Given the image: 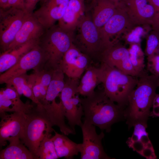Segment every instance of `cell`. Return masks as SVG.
Listing matches in <instances>:
<instances>
[{"mask_svg": "<svg viewBox=\"0 0 159 159\" xmlns=\"http://www.w3.org/2000/svg\"><path fill=\"white\" fill-rule=\"evenodd\" d=\"M22 92V95L31 100L37 105L40 104L35 98L32 89L28 85L27 81L23 87Z\"/></svg>", "mask_w": 159, "mask_h": 159, "instance_id": "cell-32", "label": "cell"}, {"mask_svg": "<svg viewBox=\"0 0 159 159\" xmlns=\"http://www.w3.org/2000/svg\"><path fill=\"white\" fill-rule=\"evenodd\" d=\"M7 112H16L12 101L6 97L0 92V115L1 117L6 114Z\"/></svg>", "mask_w": 159, "mask_h": 159, "instance_id": "cell-30", "label": "cell"}, {"mask_svg": "<svg viewBox=\"0 0 159 159\" xmlns=\"http://www.w3.org/2000/svg\"><path fill=\"white\" fill-rule=\"evenodd\" d=\"M84 112V122L98 127L109 132L111 126L124 116L123 107L111 100L103 91H95L81 98Z\"/></svg>", "mask_w": 159, "mask_h": 159, "instance_id": "cell-2", "label": "cell"}, {"mask_svg": "<svg viewBox=\"0 0 159 159\" xmlns=\"http://www.w3.org/2000/svg\"><path fill=\"white\" fill-rule=\"evenodd\" d=\"M158 54H159V32L153 30L147 37L145 54L148 57Z\"/></svg>", "mask_w": 159, "mask_h": 159, "instance_id": "cell-27", "label": "cell"}, {"mask_svg": "<svg viewBox=\"0 0 159 159\" xmlns=\"http://www.w3.org/2000/svg\"><path fill=\"white\" fill-rule=\"evenodd\" d=\"M9 145L0 153V159H33L34 156L17 138L8 140Z\"/></svg>", "mask_w": 159, "mask_h": 159, "instance_id": "cell-23", "label": "cell"}, {"mask_svg": "<svg viewBox=\"0 0 159 159\" xmlns=\"http://www.w3.org/2000/svg\"><path fill=\"white\" fill-rule=\"evenodd\" d=\"M44 29L34 16L33 13L30 14L26 19L7 49L15 48L31 41L39 40L43 34Z\"/></svg>", "mask_w": 159, "mask_h": 159, "instance_id": "cell-17", "label": "cell"}, {"mask_svg": "<svg viewBox=\"0 0 159 159\" xmlns=\"http://www.w3.org/2000/svg\"><path fill=\"white\" fill-rule=\"evenodd\" d=\"M40 0H24V10L27 13H32L36 6Z\"/></svg>", "mask_w": 159, "mask_h": 159, "instance_id": "cell-33", "label": "cell"}, {"mask_svg": "<svg viewBox=\"0 0 159 159\" xmlns=\"http://www.w3.org/2000/svg\"><path fill=\"white\" fill-rule=\"evenodd\" d=\"M135 26L126 12L117 6L115 12L100 29V32L104 40L112 46L115 44L113 38L130 31Z\"/></svg>", "mask_w": 159, "mask_h": 159, "instance_id": "cell-13", "label": "cell"}, {"mask_svg": "<svg viewBox=\"0 0 159 159\" xmlns=\"http://www.w3.org/2000/svg\"><path fill=\"white\" fill-rule=\"evenodd\" d=\"M83 135L80 151L81 159H110L104 151L102 140L105 134H98L95 126L85 122L81 127Z\"/></svg>", "mask_w": 159, "mask_h": 159, "instance_id": "cell-11", "label": "cell"}, {"mask_svg": "<svg viewBox=\"0 0 159 159\" xmlns=\"http://www.w3.org/2000/svg\"><path fill=\"white\" fill-rule=\"evenodd\" d=\"M79 81L68 78L60 95L64 115L70 127L74 130L75 126L81 127L83 124L81 119L84 112L77 90Z\"/></svg>", "mask_w": 159, "mask_h": 159, "instance_id": "cell-7", "label": "cell"}, {"mask_svg": "<svg viewBox=\"0 0 159 159\" xmlns=\"http://www.w3.org/2000/svg\"><path fill=\"white\" fill-rule=\"evenodd\" d=\"M117 6L126 12L135 25H150L155 30L159 25V13L148 0H121Z\"/></svg>", "mask_w": 159, "mask_h": 159, "instance_id": "cell-9", "label": "cell"}, {"mask_svg": "<svg viewBox=\"0 0 159 159\" xmlns=\"http://www.w3.org/2000/svg\"><path fill=\"white\" fill-rule=\"evenodd\" d=\"M48 29L39 44L44 55L43 69H54L59 67L63 56L73 43L74 32L65 31L58 25Z\"/></svg>", "mask_w": 159, "mask_h": 159, "instance_id": "cell-4", "label": "cell"}, {"mask_svg": "<svg viewBox=\"0 0 159 159\" xmlns=\"http://www.w3.org/2000/svg\"><path fill=\"white\" fill-rule=\"evenodd\" d=\"M69 0H48L33 15L43 26L48 29L63 16Z\"/></svg>", "mask_w": 159, "mask_h": 159, "instance_id": "cell-14", "label": "cell"}, {"mask_svg": "<svg viewBox=\"0 0 159 159\" xmlns=\"http://www.w3.org/2000/svg\"><path fill=\"white\" fill-rule=\"evenodd\" d=\"M31 14L13 7L0 9V43L4 52L8 49L26 19Z\"/></svg>", "mask_w": 159, "mask_h": 159, "instance_id": "cell-8", "label": "cell"}, {"mask_svg": "<svg viewBox=\"0 0 159 159\" xmlns=\"http://www.w3.org/2000/svg\"><path fill=\"white\" fill-rule=\"evenodd\" d=\"M115 67L126 74L138 78L139 77L133 66L129 56L118 64Z\"/></svg>", "mask_w": 159, "mask_h": 159, "instance_id": "cell-29", "label": "cell"}, {"mask_svg": "<svg viewBox=\"0 0 159 159\" xmlns=\"http://www.w3.org/2000/svg\"><path fill=\"white\" fill-rule=\"evenodd\" d=\"M129 56L128 49L117 43L104 52L101 56L100 61L115 67Z\"/></svg>", "mask_w": 159, "mask_h": 159, "instance_id": "cell-24", "label": "cell"}, {"mask_svg": "<svg viewBox=\"0 0 159 159\" xmlns=\"http://www.w3.org/2000/svg\"><path fill=\"white\" fill-rule=\"evenodd\" d=\"M159 87V77L146 72L138 78L136 86L129 96L127 107L124 111V116L129 128L140 123L147 125Z\"/></svg>", "mask_w": 159, "mask_h": 159, "instance_id": "cell-1", "label": "cell"}, {"mask_svg": "<svg viewBox=\"0 0 159 159\" xmlns=\"http://www.w3.org/2000/svg\"><path fill=\"white\" fill-rule=\"evenodd\" d=\"M26 114L14 112L7 114L1 118L0 126V146L6 144V141L11 138L20 139L21 136L25 122Z\"/></svg>", "mask_w": 159, "mask_h": 159, "instance_id": "cell-15", "label": "cell"}, {"mask_svg": "<svg viewBox=\"0 0 159 159\" xmlns=\"http://www.w3.org/2000/svg\"><path fill=\"white\" fill-rule=\"evenodd\" d=\"M152 107V115L159 117V94H156V95L153 100Z\"/></svg>", "mask_w": 159, "mask_h": 159, "instance_id": "cell-35", "label": "cell"}, {"mask_svg": "<svg viewBox=\"0 0 159 159\" xmlns=\"http://www.w3.org/2000/svg\"><path fill=\"white\" fill-rule=\"evenodd\" d=\"M51 134L46 136L39 147L38 158L39 159H56L59 158L56 153Z\"/></svg>", "mask_w": 159, "mask_h": 159, "instance_id": "cell-26", "label": "cell"}, {"mask_svg": "<svg viewBox=\"0 0 159 159\" xmlns=\"http://www.w3.org/2000/svg\"><path fill=\"white\" fill-rule=\"evenodd\" d=\"M134 127L132 135L127 141L128 146L147 159L156 158L153 148L146 130L147 125L140 123Z\"/></svg>", "mask_w": 159, "mask_h": 159, "instance_id": "cell-16", "label": "cell"}, {"mask_svg": "<svg viewBox=\"0 0 159 159\" xmlns=\"http://www.w3.org/2000/svg\"><path fill=\"white\" fill-rule=\"evenodd\" d=\"M39 40L31 41L15 48L8 49L0 56V73L4 72L16 64L19 59L34 46Z\"/></svg>", "mask_w": 159, "mask_h": 159, "instance_id": "cell-20", "label": "cell"}, {"mask_svg": "<svg viewBox=\"0 0 159 159\" xmlns=\"http://www.w3.org/2000/svg\"><path fill=\"white\" fill-rule=\"evenodd\" d=\"M88 1H94V0H87Z\"/></svg>", "mask_w": 159, "mask_h": 159, "instance_id": "cell-40", "label": "cell"}, {"mask_svg": "<svg viewBox=\"0 0 159 159\" xmlns=\"http://www.w3.org/2000/svg\"><path fill=\"white\" fill-rule=\"evenodd\" d=\"M90 58L73 43L63 56L59 67L68 78L80 80L90 65Z\"/></svg>", "mask_w": 159, "mask_h": 159, "instance_id": "cell-12", "label": "cell"}, {"mask_svg": "<svg viewBox=\"0 0 159 159\" xmlns=\"http://www.w3.org/2000/svg\"><path fill=\"white\" fill-rule=\"evenodd\" d=\"M48 0H40V1H41L43 3L45 2Z\"/></svg>", "mask_w": 159, "mask_h": 159, "instance_id": "cell-39", "label": "cell"}, {"mask_svg": "<svg viewBox=\"0 0 159 159\" xmlns=\"http://www.w3.org/2000/svg\"><path fill=\"white\" fill-rule=\"evenodd\" d=\"M128 49L130 59L139 77L147 72L145 70L144 54L138 44H131Z\"/></svg>", "mask_w": 159, "mask_h": 159, "instance_id": "cell-25", "label": "cell"}, {"mask_svg": "<svg viewBox=\"0 0 159 159\" xmlns=\"http://www.w3.org/2000/svg\"><path fill=\"white\" fill-rule=\"evenodd\" d=\"M54 132V135L51 137V139L59 158L64 157L71 159L80 153L81 143H75L63 134H59L55 130Z\"/></svg>", "mask_w": 159, "mask_h": 159, "instance_id": "cell-21", "label": "cell"}, {"mask_svg": "<svg viewBox=\"0 0 159 159\" xmlns=\"http://www.w3.org/2000/svg\"><path fill=\"white\" fill-rule=\"evenodd\" d=\"M77 33L73 43L81 51L91 57H96L100 61L102 53L112 46L102 37L100 29L93 23L88 15L81 17L76 28Z\"/></svg>", "mask_w": 159, "mask_h": 159, "instance_id": "cell-5", "label": "cell"}, {"mask_svg": "<svg viewBox=\"0 0 159 159\" xmlns=\"http://www.w3.org/2000/svg\"><path fill=\"white\" fill-rule=\"evenodd\" d=\"M103 73L100 64L98 67L90 65L79 81L77 88L79 95L86 97L93 93L96 87L102 83Z\"/></svg>", "mask_w": 159, "mask_h": 159, "instance_id": "cell-19", "label": "cell"}, {"mask_svg": "<svg viewBox=\"0 0 159 159\" xmlns=\"http://www.w3.org/2000/svg\"><path fill=\"white\" fill-rule=\"evenodd\" d=\"M113 2L117 6L118 5L121 0H110Z\"/></svg>", "mask_w": 159, "mask_h": 159, "instance_id": "cell-38", "label": "cell"}, {"mask_svg": "<svg viewBox=\"0 0 159 159\" xmlns=\"http://www.w3.org/2000/svg\"><path fill=\"white\" fill-rule=\"evenodd\" d=\"M11 7L15 8L25 11L24 0H8L5 9Z\"/></svg>", "mask_w": 159, "mask_h": 159, "instance_id": "cell-34", "label": "cell"}, {"mask_svg": "<svg viewBox=\"0 0 159 159\" xmlns=\"http://www.w3.org/2000/svg\"><path fill=\"white\" fill-rule=\"evenodd\" d=\"M102 83L106 95L112 101L124 107L127 105L129 96L137 84L138 78L126 74L115 67L102 62Z\"/></svg>", "mask_w": 159, "mask_h": 159, "instance_id": "cell-3", "label": "cell"}, {"mask_svg": "<svg viewBox=\"0 0 159 159\" xmlns=\"http://www.w3.org/2000/svg\"><path fill=\"white\" fill-rule=\"evenodd\" d=\"M27 75L26 74L11 78L4 83L13 87L20 96L22 95V88L26 82Z\"/></svg>", "mask_w": 159, "mask_h": 159, "instance_id": "cell-28", "label": "cell"}, {"mask_svg": "<svg viewBox=\"0 0 159 159\" xmlns=\"http://www.w3.org/2000/svg\"><path fill=\"white\" fill-rule=\"evenodd\" d=\"M47 120L40 113L33 108L26 114L25 123L20 139L37 159V153L42 141L48 135L54 131Z\"/></svg>", "mask_w": 159, "mask_h": 159, "instance_id": "cell-6", "label": "cell"}, {"mask_svg": "<svg viewBox=\"0 0 159 159\" xmlns=\"http://www.w3.org/2000/svg\"><path fill=\"white\" fill-rule=\"evenodd\" d=\"M151 4L159 13V0H148Z\"/></svg>", "mask_w": 159, "mask_h": 159, "instance_id": "cell-36", "label": "cell"}, {"mask_svg": "<svg viewBox=\"0 0 159 159\" xmlns=\"http://www.w3.org/2000/svg\"><path fill=\"white\" fill-rule=\"evenodd\" d=\"M147 67L151 74L159 77V54L147 57Z\"/></svg>", "mask_w": 159, "mask_h": 159, "instance_id": "cell-31", "label": "cell"}, {"mask_svg": "<svg viewBox=\"0 0 159 159\" xmlns=\"http://www.w3.org/2000/svg\"><path fill=\"white\" fill-rule=\"evenodd\" d=\"M92 19L99 29H101L115 12L117 6L110 0H94Z\"/></svg>", "mask_w": 159, "mask_h": 159, "instance_id": "cell-22", "label": "cell"}, {"mask_svg": "<svg viewBox=\"0 0 159 159\" xmlns=\"http://www.w3.org/2000/svg\"><path fill=\"white\" fill-rule=\"evenodd\" d=\"M84 11V0H69L58 25L65 31L74 32Z\"/></svg>", "mask_w": 159, "mask_h": 159, "instance_id": "cell-18", "label": "cell"}, {"mask_svg": "<svg viewBox=\"0 0 159 159\" xmlns=\"http://www.w3.org/2000/svg\"><path fill=\"white\" fill-rule=\"evenodd\" d=\"M44 61V54L39 43L25 54L14 65L1 74L0 84L4 83L10 79L25 74L30 69L37 70L42 69Z\"/></svg>", "mask_w": 159, "mask_h": 159, "instance_id": "cell-10", "label": "cell"}, {"mask_svg": "<svg viewBox=\"0 0 159 159\" xmlns=\"http://www.w3.org/2000/svg\"><path fill=\"white\" fill-rule=\"evenodd\" d=\"M8 0H0V9H5L7 6Z\"/></svg>", "mask_w": 159, "mask_h": 159, "instance_id": "cell-37", "label": "cell"}]
</instances>
